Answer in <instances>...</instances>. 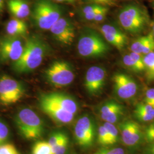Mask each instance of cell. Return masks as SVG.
I'll return each mask as SVG.
<instances>
[{"label":"cell","mask_w":154,"mask_h":154,"mask_svg":"<svg viewBox=\"0 0 154 154\" xmlns=\"http://www.w3.org/2000/svg\"><path fill=\"white\" fill-rule=\"evenodd\" d=\"M49 49L42 39L35 35L30 36L24 44L22 55L17 61L12 63V69L18 74L33 72L41 65Z\"/></svg>","instance_id":"6da1fadb"},{"label":"cell","mask_w":154,"mask_h":154,"mask_svg":"<svg viewBox=\"0 0 154 154\" xmlns=\"http://www.w3.org/2000/svg\"><path fill=\"white\" fill-rule=\"evenodd\" d=\"M118 20L125 31L131 34L142 33L149 22L147 11L142 6L137 4L123 6L118 13Z\"/></svg>","instance_id":"7a4b0ae2"},{"label":"cell","mask_w":154,"mask_h":154,"mask_svg":"<svg viewBox=\"0 0 154 154\" xmlns=\"http://www.w3.org/2000/svg\"><path fill=\"white\" fill-rule=\"evenodd\" d=\"M110 50L109 44L103 36L93 30L85 32L78 41V53L85 58L103 57L108 54Z\"/></svg>","instance_id":"3957f363"},{"label":"cell","mask_w":154,"mask_h":154,"mask_svg":"<svg viewBox=\"0 0 154 154\" xmlns=\"http://www.w3.org/2000/svg\"><path fill=\"white\" fill-rule=\"evenodd\" d=\"M31 11L35 26L42 30H49L62 13L61 7L51 0L36 1Z\"/></svg>","instance_id":"277c9868"},{"label":"cell","mask_w":154,"mask_h":154,"mask_svg":"<svg viewBox=\"0 0 154 154\" xmlns=\"http://www.w3.org/2000/svg\"><path fill=\"white\" fill-rule=\"evenodd\" d=\"M15 122L19 131L26 139H37L44 132L42 120L30 109L23 108L20 110L16 116Z\"/></svg>","instance_id":"5b68a950"},{"label":"cell","mask_w":154,"mask_h":154,"mask_svg":"<svg viewBox=\"0 0 154 154\" xmlns=\"http://www.w3.org/2000/svg\"><path fill=\"white\" fill-rule=\"evenodd\" d=\"M46 80L56 88H63L70 85L74 79L75 74L72 65L66 61L53 62L45 72Z\"/></svg>","instance_id":"8992f818"},{"label":"cell","mask_w":154,"mask_h":154,"mask_svg":"<svg viewBox=\"0 0 154 154\" xmlns=\"http://www.w3.org/2000/svg\"><path fill=\"white\" fill-rule=\"evenodd\" d=\"M74 133L76 142L81 147H91L96 138V127L93 118L88 114L81 116L77 120Z\"/></svg>","instance_id":"52a82bcc"},{"label":"cell","mask_w":154,"mask_h":154,"mask_svg":"<svg viewBox=\"0 0 154 154\" xmlns=\"http://www.w3.org/2000/svg\"><path fill=\"white\" fill-rule=\"evenodd\" d=\"M25 88L21 83L6 75L0 77V103L8 106L21 99Z\"/></svg>","instance_id":"ba28073f"},{"label":"cell","mask_w":154,"mask_h":154,"mask_svg":"<svg viewBox=\"0 0 154 154\" xmlns=\"http://www.w3.org/2000/svg\"><path fill=\"white\" fill-rule=\"evenodd\" d=\"M118 129L123 144L128 148L137 149L144 140L141 126L133 120L125 119L119 123Z\"/></svg>","instance_id":"9c48e42d"},{"label":"cell","mask_w":154,"mask_h":154,"mask_svg":"<svg viewBox=\"0 0 154 154\" xmlns=\"http://www.w3.org/2000/svg\"><path fill=\"white\" fill-rule=\"evenodd\" d=\"M116 96L122 100L133 99L138 94V83L129 75L123 72L116 73L112 78Z\"/></svg>","instance_id":"30bf717a"},{"label":"cell","mask_w":154,"mask_h":154,"mask_svg":"<svg viewBox=\"0 0 154 154\" xmlns=\"http://www.w3.org/2000/svg\"><path fill=\"white\" fill-rule=\"evenodd\" d=\"M107 77L106 70L100 66L89 67L86 72L84 86L87 93L91 96L98 95L105 87Z\"/></svg>","instance_id":"8fae6325"},{"label":"cell","mask_w":154,"mask_h":154,"mask_svg":"<svg viewBox=\"0 0 154 154\" xmlns=\"http://www.w3.org/2000/svg\"><path fill=\"white\" fill-rule=\"evenodd\" d=\"M24 44L20 37L7 36L0 41V60L2 62L17 61L23 50Z\"/></svg>","instance_id":"7c38bea8"},{"label":"cell","mask_w":154,"mask_h":154,"mask_svg":"<svg viewBox=\"0 0 154 154\" xmlns=\"http://www.w3.org/2000/svg\"><path fill=\"white\" fill-rule=\"evenodd\" d=\"M39 105L45 114L58 123L69 124L74 119L75 115L63 110L49 99H47L42 94L39 97Z\"/></svg>","instance_id":"4fadbf2b"},{"label":"cell","mask_w":154,"mask_h":154,"mask_svg":"<svg viewBox=\"0 0 154 154\" xmlns=\"http://www.w3.org/2000/svg\"><path fill=\"white\" fill-rule=\"evenodd\" d=\"M57 41L62 45L70 46L75 38V28L72 21L65 17H61L49 30Z\"/></svg>","instance_id":"5bb4252c"},{"label":"cell","mask_w":154,"mask_h":154,"mask_svg":"<svg viewBox=\"0 0 154 154\" xmlns=\"http://www.w3.org/2000/svg\"><path fill=\"white\" fill-rule=\"evenodd\" d=\"M99 31L106 41L118 50H123L128 44L126 35L113 25L105 24L100 28Z\"/></svg>","instance_id":"9a60e30c"},{"label":"cell","mask_w":154,"mask_h":154,"mask_svg":"<svg viewBox=\"0 0 154 154\" xmlns=\"http://www.w3.org/2000/svg\"><path fill=\"white\" fill-rule=\"evenodd\" d=\"M99 114L103 121L115 124L121 121L125 116V107L114 100H110L100 106Z\"/></svg>","instance_id":"2e32d148"},{"label":"cell","mask_w":154,"mask_h":154,"mask_svg":"<svg viewBox=\"0 0 154 154\" xmlns=\"http://www.w3.org/2000/svg\"><path fill=\"white\" fill-rule=\"evenodd\" d=\"M45 97L59 106L66 111L75 115L78 111L77 101L66 94L60 92H51L42 94Z\"/></svg>","instance_id":"e0dca14e"},{"label":"cell","mask_w":154,"mask_h":154,"mask_svg":"<svg viewBox=\"0 0 154 154\" xmlns=\"http://www.w3.org/2000/svg\"><path fill=\"white\" fill-rule=\"evenodd\" d=\"M6 32L8 35L16 37H25L28 32L26 23L21 19L13 17L6 25Z\"/></svg>","instance_id":"ac0fdd59"},{"label":"cell","mask_w":154,"mask_h":154,"mask_svg":"<svg viewBox=\"0 0 154 154\" xmlns=\"http://www.w3.org/2000/svg\"><path fill=\"white\" fill-rule=\"evenodd\" d=\"M8 6L9 11L14 17L23 19L31 13V9L25 0H9Z\"/></svg>","instance_id":"d6986e66"},{"label":"cell","mask_w":154,"mask_h":154,"mask_svg":"<svg viewBox=\"0 0 154 154\" xmlns=\"http://www.w3.org/2000/svg\"><path fill=\"white\" fill-rule=\"evenodd\" d=\"M134 116L138 121L149 122L154 120V108L146 103H139L134 110Z\"/></svg>","instance_id":"ffe728a7"},{"label":"cell","mask_w":154,"mask_h":154,"mask_svg":"<svg viewBox=\"0 0 154 154\" xmlns=\"http://www.w3.org/2000/svg\"><path fill=\"white\" fill-rule=\"evenodd\" d=\"M143 62L147 81L152 82L154 81V51L143 55Z\"/></svg>","instance_id":"44dd1931"},{"label":"cell","mask_w":154,"mask_h":154,"mask_svg":"<svg viewBox=\"0 0 154 154\" xmlns=\"http://www.w3.org/2000/svg\"><path fill=\"white\" fill-rule=\"evenodd\" d=\"M103 7V6L98 4H88V5L83 7L81 10L82 16L87 21H93L94 17Z\"/></svg>","instance_id":"7402d4cb"},{"label":"cell","mask_w":154,"mask_h":154,"mask_svg":"<svg viewBox=\"0 0 154 154\" xmlns=\"http://www.w3.org/2000/svg\"><path fill=\"white\" fill-rule=\"evenodd\" d=\"M103 125L106 127L109 134L110 146H112L118 143L120 138V134L118 128H117L114 124L109 122H105Z\"/></svg>","instance_id":"603a6c76"},{"label":"cell","mask_w":154,"mask_h":154,"mask_svg":"<svg viewBox=\"0 0 154 154\" xmlns=\"http://www.w3.org/2000/svg\"><path fill=\"white\" fill-rule=\"evenodd\" d=\"M32 154H53V152L48 142L39 141L33 146Z\"/></svg>","instance_id":"cb8c5ba5"},{"label":"cell","mask_w":154,"mask_h":154,"mask_svg":"<svg viewBox=\"0 0 154 154\" xmlns=\"http://www.w3.org/2000/svg\"><path fill=\"white\" fill-rule=\"evenodd\" d=\"M149 37V34H147L144 36H141L135 40L130 46V49L131 51L136 53L142 54L143 48H144L148 41Z\"/></svg>","instance_id":"d4e9b609"},{"label":"cell","mask_w":154,"mask_h":154,"mask_svg":"<svg viewBox=\"0 0 154 154\" xmlns=\"http://www.w3.org/2000/svg\"><path fill=\"white\" fill-rule=\"evenodd\" d=\"M97 142L99 144L103 147L110 146V139L107 131L104 125L100 126L98 130Z\"/></svg>","instance_id":"484cf974"},{"label":"cell","mask_w":154,"mask_h":154,"mask_svg":"<svg viewBox=\"0 0 154 154\" xmlns=\"http://www.w3.org/2000/svg\"><path fill=\"white\" fill-rule=\"evenodd\" d=\"M122 63L128 70L134 73H140L143 72L129 54L123 55Z\"/></svg>","instance_id":"4316f807"},{"label":"cell","mask_w":154,"mask_h":154,"mask_svg":"<svg viewBox=\"0 0 154 154\" xmlns=\"http://www.w3.org/2000/svg\"><path fill=\"white\" fill-rule=\"evenodd\" d=\"M69 146V138L66 134L61 139L60 142L53 149V154H65Z\"/></svg>","instance_id":"83f0119b"},{"label":"cell","mask_w":154,"mask_h":154,"mask_svg":"<svg viewBox=\"0 0 154 154\" xmlns=\"http://www.w3.org/2000/svg\"><path fill=\"white\" fill-rule=\"evenodd\" d=\"M94 154H126L125 149L121 147H103Z\"/></svg>","instance_id":"f1b7e54d"},{"label":"cell","mask_w":154,"mask_h":154,"mask_svg":"<svg viewBox=\"0 0 154 154\" xmlns=\"http://www.w3.org/2000/svg\"><path fill=\"white\" fill-rule=\"evenodd\" d=\"M0 154H20L13 144L5 143L0 145Z\"/></svg>","instance_id":"f546056e"},{"label":"cell","mask_w":154,"mask_h":154,"mask_svg":"<svg viewBox=\"0 0 154 154\" xmlns=\"http://www.w3.org/2000/svg\"><path fill=\"white\" fill-rule=\"evenodd\" d=\"M144 139L149 143L154 142V121L146 127L144 131Z\"/></svg>","instance_id":"4dcf8cb0"},{"label":"cell","mask_w":154,"mask_h":154,"mask_svg":"<svg viewBox=\"0 0 154 154\" xmlns=\"http://www.w3.org/2000/svg\"><path fill=\"white\" fill-rule=\"evenodd\" d=\"M9 135V130L5 123L0 121V145L5 143Z\"/></svg>","instance_id":"1f68e13d"},{"label":"cell","mask_w":154,"mask_h":154,"mask_svg":"<svg viewBox=\"0 0 154 154\" xmlns=\"http://www.w3.org/2000/svg\"><path fill=\"white\" fill-rule=\"evenodd\" d=\"M65 135L64 133L62 132H55L53 134V135L50 137L49 140L48 141L50 147H51L52 150L55 148L57 145L60 142L61 139Z\"/></svg>","instance_id":"d6a6232c"},{"label":"cell","mask_w":154,"mask_h":154,"mask_svg":"<svg viewBox=\"0 0 154 154\" xmlns=\"http://www.w3.org/2000/svg\"><path fill=\"white\" fill-rule=\"evenodd\" d=\"M109 11V8L106 6H103L98 13L96 14V16L94 18L93 21L95 22H103L107 15Z\"/></svg>","instance_id":"836d02e7"},{"label":"cell","mask_w":154,"mask_h":154,"mask_svg":"<svg viewBox=\"0 0 154 154\" xmlns=\"http://www.w3.org/2000/svg\"><path fill=\"white\" fill-rule=\"evenodd\" d=\"M129 54L131 57L132 59L137 63L138 66L142 70V72H144V65L143 62V55L142 54L136 53L134 52H130Z\"/></svg>","instance_id":"e575fe53"},{"label":"cell","mask_w":154,"mask_h":154,"mask_svg":"<svg viewBox=\"0 0 154 154\" xmlns=\"http://www.w3.org/2000/svg\"><path fill=\"white\" fill-rule=\"evenodd\" d=\"M144 103L152 107L154 103V88H149L146 91L144 99Z\"/></svg>","instance_id":"d590c367"},{"label":"cell","mask_w":154,"mask_h":154,"mask_svg":"<svg viewBox=\"0 0 154 154\" xmlns=\"http://www.w3.org/2000/svg\"><path fill=\"white\" fill-rule=\"evenodd\" d=\"M89 4H95L103 6L113 5L116 3V0H85Z\"/></svg>","instance_id":"8d00e7d4"},{"label":"cell","mask_w":154,"mask_h":154,"mask_svg":"<svg viewBox=\"0 0 154 154\" xmlns=\"http://www.w3.org/2000/svg\"><path fill=\"white\" fill-rule=\"evenodd\" d=\"M149 144V146L145 149V154H154V142Z\"/></svg>","instance_id":"74e56055"},{"label":"cell","mask_w":154,"mask_h":154,"mask_svg":"<svg viewBox=\"0 0 154 154\" xmlns=\"http://www.w3.org/2000/svg\"><path fill=\"white\" fill-rule=\"evenodd\" d=\"M51 1H53L54 2H56L72 4V3H74L76 0H51Z\"/></svg>","instance_id":"f35d334b"},{"label":"cell","mask_w":154,"mask_h":154,"mask_svg":"<svg viewBox=\"0 0 154 154\" xmlns=\"http://www.w3.org/2000/svg\"><path fill=\"white\" fill-rule=\"evenodd\" d=\"M4 8V0H0V13L3 11Z\"/></svg>","instance_id":"ab89813d"},{"label":"cell","mask_w":154,"mask_h":154,"mask_svg":"<svg viewBox=\"0 0 154 154\" xmlns=\"http://www.w3.org/2000/svg\"><path fill=\"white\" fill-rule=\"evenodd\" d=\"M151 26H152V32H151V33H152V35H153V36L154 37V22L152 23Z\"/></svg>","instance_id":"60d3db41"},{"label":"cell","mask_w":154,"mask_h":154,"mask_svg":"<svg viewBox=\"0 0 154 154\" xmlns=\"http://www.w3.org/2000/svg\"><path fill=\"white\" fill-rule=\"evenodd\" d=\"M152 107H154V104H153V105H152Z\"/></svg>","instance_id":"b9f144b4"},{"label":"cell","mask_w":154,"mask_h":154,"mask_svg":"<svg viewBox=\"0 0 154 154\" xmlns=\"http://www.w3.org/2000/svg\"></svg>","instance_id":"7bdbcfd3"}]
</instances>
